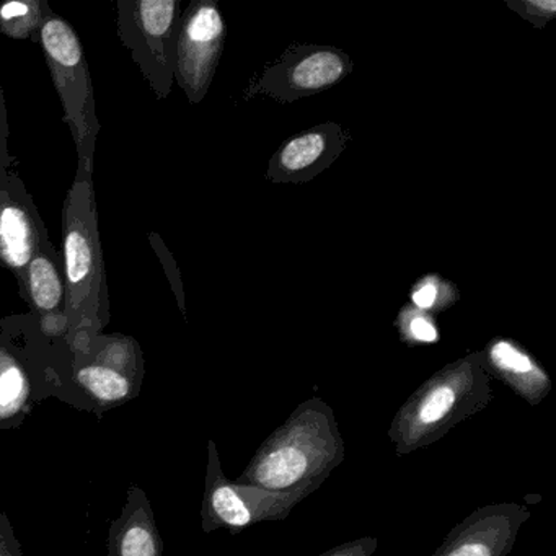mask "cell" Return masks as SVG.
Segmentation results:
<instances>
[{"label":"cell","instance_id":"obj_1","mask_svg":"<svg viewBox=\"0 0 556 556\" xmlns=\"http://www.w3.org/2000/svg\"><path fill=\"white\" fill-rule=\"evenodd\" d=\"M18 320L35 387L53 389L66 400L80 396L102 412L141 392L146 363L136 338L100 333L83 346H70L66 340L45 338L30 312L18 314Z\"/></svg>","mask_w":556,"mask_h":556},{"label":"cell","instance_id":"obj_2","mask_svg":"<svg viewBox=\"0 0 556 556\" xmlns=\"http://www.w3.org/2000/svg\"><path fill=\"white\" fill-rule=\"evenodd\" d=\"M346 457L333 408L324 400L302 402L263 441L236 483L276 493L312 494Z\"/></svg>","mask_w":556,"mask_h":556},{"label":"cell","instance_id":"obj_3","mask_svg":"<svg viewBox=\"0 0 556 556\" xmlns=\"http://www.w3.org/2000/svg\"><path fill=\"white\" fill-rule=\"evenodd\" d=\"M63 269L70 346H83L110 324L105 256L99 232L93 162H80L63 204Z\"/></svg>","mask_w":556,"mask_h":556},{"label":"cell","instance_id":"obj_4","mask_svg":"<svg viewBox=\"0 0 556 556\" xmlns=\"http://www.w3.org/2000/svg\"><path fill=\"white\" fill-rule=\"evenodd\" d=\"M493 400L480 351L442 367L400 406L387 438L399 457L441 441L452 428L483 412Z\"/></svg>","mask_w":556,"mask_h":556},{"label":"cell","instance_id":"obj_5","mask_svg":"<svg viewBox=\"0 0 556 556\" xmlns=\"http://www.w3.org/2000/svg\"><path fill=\"white\" fill-rule=\"evenodd\" d=\"M38 45L45 54L54 89L64 110L80 162H93L100 122L89 61L79 35L51 9L41 25Z\"/></svg>","mask_w":556,"mask_h":556},{"label":"cell","instance_id":"obj_6","mask_svg":"<svg viewBox=\"0 0 556 556\" xmlns=\"http://www.w3.org/2000/svg\"><path fill=\"white\" fill-rule=\"evenodd\" d=\"M181 21L178 0H118L116 25L123 47L157 99L174 86L175 47Z\"/></svg>","mask_w":556,"mask_h":556},{"label":"cell","instance_id":"obj_7","mask_svg":"<svg viewBox=\"0 0 556 556\" xmlns=\"http://www.w3.org/2000/svg\"><path fill=\"white\" fill-rule=\"evenodd\" d=\"M311 494L305 491L276 493L262 488L230 481L224 475L216 442H207L206 483H204L201 527L204 532L227 529L240 533L266 520H285L301 501Z\"/></svg>","mask_w":556,"mask_h":556},{"label":"cell","instance_id":"obj_8","mask_svg":"<svg viewBox=\"0 0 556 556\" xmlns=\"http://www.w3.org/2000/svg\"><path fill=\"white\" fill-rule=\"evenodd\" d=\"M226 24L216 2L194 0L181 14L175 47L174 80L190 103L203 102L216 76Z\"/></svg>","mask_w":556,"mask_h":556},{"label":"cell","instance_id":"obj_9","mask_svg":"<svg viewBox=\"0 0 556 556\" xmlns=\"http://www.w3.org/2000/svg\"><path fill=\"white\" fill-rule=\"evenodd\" d=\"M353 71L350 56L328 47L291 48L278 63L266 67L253 93H266L291 103L330 89Z\"/></svg>","mask_w":556,"mask_h":556},{"label":"cell","instance_id":"obj_10","mask_svg":"<svg viewBox=\"0 0 556 556\" xmlns=\"http://www.w3.org/2000/svg\"><path fill=\"white\" fill-rule=\"evenodd\" d=\"M47 240L50 236L34 197L22 178L9 172L0 187V268L21 285L28 263Z\"/></svg>","mask_w":556,"mask_h":556},{"label":"cell","instance_id":"obj_11","mask_svg":"<svg viewBox=\"0 0 556 556\" xmlns=\"http://www.w3.org/2000/svg\"><path fill=\"white\" fill-rule=\"evenodd\" d=\"M530 516L529 507L519 503L478 507L447 533L432 556H507Z\"/></svg>","mask_w":556,"mask_h":556},{"label":"cell","instance_id":"obj_12","mask_svg":"<svg viewBox=\"0 0 556 556\" xmlns=\"http://www.w3.org/2000/svg\"><path fill=\"white\" fill-rule=\"evenodd\" d=\"M18 294L27 302L35 324L45 338L66 340L70 324L63 256L51 240H47L28 263L18 285Z\"/></svg>","mask_w":556,"mask_h":556},{"label":"cell","instance_id":"obj_13","mask_svg":"<svg viewBox=\"0 0 556 556\" xmlns=\"http://www.w3.org/2000/svg\"><path fill=\"white\" fill-rule=\"evenodd\" d=\"M348 132L327 123L286 141L269 162L268 178L275 184H305L327 170L348 146Z\"/></svg>","mask_w":556,"mask_h":556},{"label":"cell","instance_id":"obj_14","mask_svg":"<svg viewBox=\"0 0 556 556\" xmlns=\"http://www.w3.org/2000/svg\"><path fill=\"white\" fill-rule=\"evenodd\" d=\"M35 380L18 315L0 320V429L18 428L31 412Z\"/></svg>","mask_w":556,"mask_h":556},{"label":"cell","instance_id":"obj_15","mask_svg":"<svg viewBox=\"0 0 556 556\" xmlns=\"http://www.w3.org/2000/svg\"><path fill=\"white\" fill-rule=\"evenodd\" d=\"M480 353L490 377L506 383L530 406H539L552 392V379L545 367L516 340L493 338Z\"/></svg>","mask_w":556,"mask_h":556},{"label":"cell","instance_id":"obj_16","mask_svg":"<svg viewBox=\"0 0 556 556\" xmlns=\"http://www.w3.org/2000/svg\"><path fill=\"white\" fill-rule=\"evenodd\" d=\"M109 556H162L164 540L155 522L148 494L131 486L122 513L109 529Z\"/></svg>","mask_w":556,"mask_h":556},{"label":"cell","instance_id":"obj_17","mask_svg":"<svg viewBox=\"0 0 556 556\" xmlns=\"http://www.w3.org/2000/svg\"><path fill=\"white\" fill-rule=\"evenodd\" d=\"M47 0H12L0 5V34L12 40L38 43L41 25L50 14Z\"/></svg>","mask_w":556,"mask_h":556},{"label":"cell","instance_id":"obj_18","mask_svg":"<svg viewBox=\"0 0 556 556\" xmlns=\"http://www.w3.org/2000/svg\"><path fill=\"white\" fill-rule=\"evenodd\" d=\"M409 301L413 307L426 314L435 315L439 312L447 311L458 301L457 286L448 282L442 276L426 275L419 279L409 292Z\"/></svg>","mask_w":556,"mask_h":556},{"label":"cell","instance_id":"obj_19","mask_svg":"<svg viewBox=\"0 0 556 556\" xmlns=\"http://www.w3.org/2000/svg\"><path fill=\"white\" fill-rule=\"evenodd\" d=\"M395 325L399 328L403 343L408 344V346L435 344L441 340L434 315L418 311L413 305H405L400 311Z\"/></svg>","mask_w":556,"mask_h":556},{"label":"cell","instance_id":"obj_20","mask_svg":"<svg viewBox=\"0 0 556 556\" xmlns=\"http://www.w3.org/2000/svg\"><path fill=\"white\" fill-rule=\"evenodd\" d=\"M507 8L526 18L536 28H543L556 17L555 0H510Z\"/></svg>","mask_w":556,"mask_h":556},{"label":"cell","instance_id":"obj_21","mask_svg":"<svg viewBox=\"0 0 556 556\" xmlns=\"http://www.w3.org/2000/svg\"><path fill=\"white\" fill-rule=\"evenodd\" d=\"M149 242H151L152 249L157 253L159 260H161L162 266H164L165 273H167L168 281H170L172 288H174L181 312H185L184 285H181L180 271H178L174 256L168 252L167 247H165V243L162 242L157 233H149Z\"/></svg>","mask_w":556,"mask_h":556},{"label":"cell","instance_id":"obj_22","mask_svg":"<svg viewBox=\"0 0 556 556\" xmlns=\"http://www.w3.org/2000/svg\"><path fill=\"white\" fill-rule=\"evenodd\" d=\"M379 546V539L376 536H363V539L343 542L334 548L327 549L318 556H372Z\"/></svg>","mask_w":556,"mask_h":556},{"label":"cell","instance_id":"obj_23","mask_svg":"<svg viewBox=\"0 0 556 556\" xmlns=\"http://www.w3.org/2000/svg\"><path fill=\"white\" fill-rule=\"evenodd\" d=\"M0 556H24L21 542L8 514L0 510Z\"/></svg>","mask_w":556,"mask_h":556},{"label":"cell","instance_id":"obj_24","mask_svg":"<svg viewBox=\"0 0 556 556\" xmlns=\"http://www.w3.org/2000/svg\"><path fill=\"white\" fill-rule=\"evenodd\" d=\"M9 115H8V103H5L4 89L0 84V165H4L5 168L11 170L14 165V159L11 157L9 152Z\"/></svg>","mask_w":556,"mask_h":556},{"label":"cell","instance_id":"obj_25","mask_svg":"<svg viewBox=\"0 0 556 556\" xmlns=\"http://www.w3.org/2000/svg\"><path fill=\"white\" fill-rule=\"evenodd\" d=\"M9 168H5L4 165H0V187H2V184H4L5 178H8L9 175Z\"/></svg>","mask_w":556,"mask_h":556}]
</instances>
